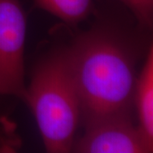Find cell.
<instances>
[{
    "mask_svg": "<svg viewBox=\"0 0 153 153\" xmlns=\"http://www.w3.org/2000/svg\"><path fill=\"white\" fill-rule=\"evenodd\" d=\"M135 39L114 23L100 22L66 48L85 127L130 118L139 49Z\"/></svg>",
    "mask_w": 153,
    "mask_h": 153,
    "instance_id": "1",
    "label": "cell"
},
{
    "mask_svg": "<svg viewBox=\"0 0 153 153\" xmlns=\"http://www.w3.org/2000/svg\"><path fill=\"white\" fill-rule=\"evenodd\" d=\"M25 101L33 110L48 152H70L81 117L66 48L55 49L36 67Z\"/></svg>",
    "mask_w": 153,
    "mask_h": 153,
    "instance_id": "2",
    "label": "cell"
},
{
    "mask_svg": "<svg viewBox=\"0 0 153 153\" xmlns=\"http://www.w3.org/2000/svg\"><path fill=\"white\" fill-rule=\"evenodd\" d=\"M27 16L20 0H0V94L25 100Z\"/></svg>",
    "mask_w": 153,
    "mask_h": 153,
    "instance_id": "3",
    "label": "cell"
},
{
    "mask_svg": "<svg viewBox=\"0 0 153 153\" xmlns=\"http://www.w3.org/2000/svg\"><path fill=\"white\" fill-rule=\"evenodd\" d=\"M150 146L130 118H112L87 126L71 152L80 153H149Z\"/></svg>",
    "mask_w": 153,
    "mask_h": 153,
    "instance_id": "4",
    "label": "cell"
},
{
    "mask_svg": "<svg viewBox=\"0 0 153 153\" xmlns=\"http://www.w3.org/2000/svg\"><path fill=\"white\" fill-rule=\"evenodd\" d=\"M134 102L139 117L138 128L146 142L153 146V48L149 47L144 66L137 76Z\"/></svg>",
    "mask_w": 153,
    "mask_h": 153,
    "instance_id": "5",
    "label": "cell"
},
{
    "mask_svg": "<svg viewBox=\"0 0 153 153\" xmlns=\"http://www.w3.org/2000/svg\"><path fill=\"white\" fill-rule=\"evenodd\" d=\"M41 10L60 18L69 26H76L94 10L93 0H33Z\"/></svg>",
    "mask_w": 153,
    "mask_h": 153,
    "instance_id": "6",
    "label": "cell"
},
{
    "mask_svg": "<svg viewBox=\"0 0 153 153\" xmlns=\"http://www.w3.org/2000/svg\"><path fill=\"white\" fill-rule=\"evenodd\" d=\"M136 19L142 31H150L153 24V0H119Z\"/></svg>",
    "mask_w": 153,
    "mask_h": 153,
    "instance_id": "7",
    "label": "cell"
}]
</instances>
